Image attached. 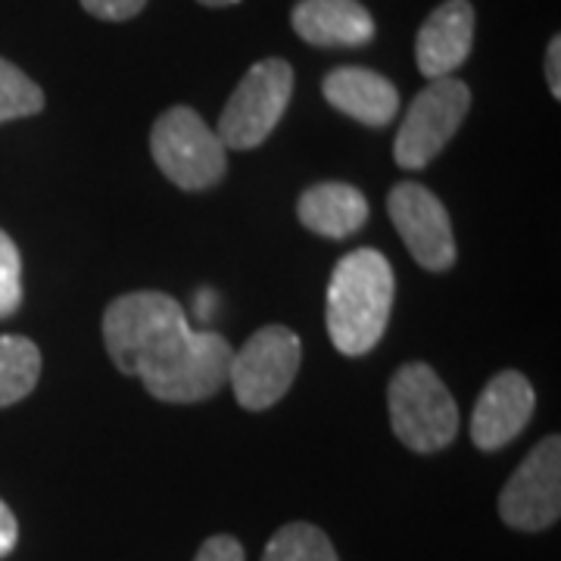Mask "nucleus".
Listing matches in <instances>:
<instances>
[{
    "mask_svg": "<svg viewBox=\"0 0 561 561\" xmlns=\"http://www.w3.org/2000/svg\"><path fill=\"white\" fill-rule=\"evenodd\" d=\"M393 268L378 250H353L334 265L328 284V334L343 356L371 353L393 309Z\"/></svg>",
    "mask_w": 561,
    "mask_h": 561,
    "instance_id": "obj_1",
    "label": "nucleus"
},
{
    "mask_svg": "<svg viewBox=\"0 0 561 561\" xmlns=\"http://www.w3.org/2000/svg\"><path fill=\"white\" fill-rule=\"evenodd\" d=\"M231 353L234 346L216 331L187 328L140 362L135 378L162 402H203L228 383Z\"/></svg>",
    "mask_w": 561,
    "mask_h": 561,
    "instance_id": "obj_2",
    "label": "nucleus"
},
{
    "mask_svg": "<svg viewBox=\"0 0 561 561\" xmlns=\"http://www.w3.org/2000/svg\"><path fill=\"white\" fill-rule=\"evenodd\" d=\"M387 409L397 440L412 453H440L459 434V405L424 362H409L393 375Z\"/></svg>",
    "mask_w": 561,
    "mask_h": 561,
    "instance_id": "obj_3",
    "label": "nucleus"
},
{
    "mask_svg": "<svg viewBox=\"0 0 561 561\" xmlns=\"http://www.w3.org/2000/svg\"><path fill=\"white\" fill-rule=\"evenodd\" d=\"M187 328L191 321L181 302L160 290L122 294L103 312V341L122 375H135L140 362Z\"/></svg>",
    "mask_w": 561,
    "mask_h": 561,
    "instance_id": "obj_4",
    "label": "nucleus"
},
{
    "mask_svg": "<svg viewBox=\"0 0 561 561\" xmlns=\"http://www.w3.org/2000/svg\"><path fill=\"white\" fill-rule=\"evenodd\" d=\"M150 153L160 172L181 191H209L225 179L228 150L191 106L165 110L150 131Z\"/></svg>",
    "mask_w": 561,
    "mask_h": 561,
    "instance_id": "obj_5",
    "label": "nucleus"
},
{
    "mask_svg": "<svg viewBox=\"0 0 561 561\" xmlns=\"http://www.w3.org/2000/svg\"><path fill=\"white\" fill-rule=\"evenodd\" d=\"M302 362L300 337L284 324H265L231 353L228 383L243 409L262 412L284 400Z\"/></svg>",
    "mask_w": 561,
    "mask_h": 561,
    "instance_id": "obj_6",
    "label": "nucleus"
},
{
    "mask_svg": "<svg viewBox=\"0 0 561 561\" xmlns=\"http://www.w3.org/2000/svg\"><path fill=\"white\" fill-rule=\"evenodd\" d=\"M294 94V69L287 60L256 62L241 84L234 88L231 101L221 110L216 135L225 150H253L275 131Z\"/></svg>",
    "mask_w": 561,
    "mask_h": 561,
    "instance_id": "obj_7",
    "label": "nucleus"
},
{
    "mask_svg": "<svg viewBox=\"0 0 561 561\" xmlns=\"http://www.w3.org/2000/svg\"><path fill=\"white\" fill-rule=\"evenodd\" d=\"M471 91L459 79H434L419 98L412 101L400 135L393 144V160L402 169H424L431 160H437L443 147L459 131V125L468 116Z\"/></svg>",
    "mask_w": 561,
    "mask_h": 561,
    "instance_id": "obj_8",
    "label": "nucleus"
},
{
    "mask_svg": "<svg viewBox=\"0 0 561 561\" xmlns=\"http://www.w3.org/2000/svg\"><path fill=\"white\" fill-rule=\"evenodd\" d=\"M561 515V440L549 434L518 465L500 493V518L512 530L540 534Z\"/></svg>",
    "mask_w": 561,
    "mask_h": 561,
    "instance_id": "obj_9",
    "label": "nucleus"
},
{
    "mask_svg": "<svg viewBox=\"0 0 561 561\" xmlns=\"http://www.w3.org/2000/svg\"><path fill=\"white\" fill-rule=\"evenodd\" d=\"M387 213L412 260L427 272H446L456 262V238L449 213L424 184L402 181L387 197Z\"/></svg>",
    "mask_w": 561,
    "mask_h": 561,
    "instance_id": "obj_10",
    "label": "nucleus"
},
{
    "mask_svg": "<svg viewBox=\"0 0 561 561\" xmlns=\"http://www.w3.org/2000/svg\"><path fill=\"white\" fill-rule=\"evenodd\" d=\"M534 387L522 371H500L483 387L471 415V440L483 453H496L515 440L534 415Z\"/></svg>",
    "mask_w": 561,
    "mask_h": 561,
    "instance_id": "obj_11",
    "label": "nucleus"
},
{
    "mask_svg": "<svg viewBox=\"0 0 561 561\" xmlns=\"http://www.w3.org/2000/svg\"><path fill=\"white\" fill-rule=\"evenodd\" d=\"M474 44V7L468 0H446L440 3L415 41V60L424 79H449L461 62L468 60Z\"/></svg>",
    "mask_w": 561,
    "mask_h": 561,
    "instance_id": "obj_12",
    "label": "nucleus"
},
{
    "mask_svg": "<svg viewBox=\"0 0 561 561\" xmlns=\"http://www.w3.org/2000/svg\"><path fill=\"white\" fill-rule=\"evenodd\" d=\"M321 91H324V101L334 110H341L343 116L371 125V128H383L400 113V91L393 88V81L371 69H359V66L334 69L324 79Z\"/></svg>",
    "mask_w": 561,
    "mask_h": 561,
    "instance_id": "obj_13",
    "label": "nucleus"
},
{
    "mask_svg": "<svg viewBox=\"0 0 561 561\" xmlns=\"http://www.w3.org/2000/svg\"><path fill=\"white\" fill-rule=\"evenodd\" d=\"M290 22L316 47H362L375 38V20L359 0H300Z\"/></svg>",
    "mask_w": 561,
    "mask_h": 561,
    "instance_id": "obj_14",
    "label": "nucleus"
},
{
    "mask_svg": "<svg viewBox=\"0 0 561 561\" xmlns=\"http://www.w3.org/2000/svg\"><path fill=\"white\" fill-rule=\"evenodd\" d=\"M297 216L309 231L331 238V241H343V238L356 234L368 221V201L353 184L321 181V184H312L309 191H302Z\"/></svg>",
    "mask_w": 561,
    "mask_h": 561,
    "instance_id": "obj_15",
    "label": "nucleus"
},
{
    "mask_svg": "<svg viewBox=\"0 0 561 561\" xmlns=\"http://www.w3.org/2000/svg\"><path fill=\"white\" fill-rule=\"evenodd\" d=\"M41 378V350L28 337H0V409L25 400Z\"/></svg>",
    "mask_w": 561,
    "mask_h": 561,
    "instance_id": "obj_16",
    "label": "nucleus"
},
{
    "mask_svg": "<svg viewBox=\"0 0 561 561\" xmlns=\"http://www.w3.org/2000/svg\"><path fill=\"white\" fill-rule=\"evenodd\" d=\"M262 561H341L334 542L316 524L294 522L284 524L268 540Z\"/></svg>",
    "mask_w": 561,
    "mask_h": 561,
    "instance_id": "obj_17",
    "label": "nucleus"
},
{
    "mask_svg": "<svg viewBox=\"0 0 561 561\" xmlns=\"http://www.w3.org/2000/svg\"><path fill=\"white\" fill-rule=\"evenodd\" d=\"M44 110V91L20 66L0 57V122L25 119Z\"/></svg>",
    "mask_w": 561,
    "mask_h": 561,
    "instance_id": "obj_18",
    "label": "nucleus"
},
{
    "mask_svg": "<svg viewBox=\"0 0 561 561\" xmlns=\"http://www.w3.org/2000/svg\"><path fill=\"white\" fill-rule=\"evenodd\" d=\"M22 302V260L13 238L0 228V319L13 316Z\"/></svg>",
    "mask_w": 561,
    "mask_h": 561,
    "instance_id": "obj_19",
    "label": "nucleus"
},
{
    "mask_svg": "<svg viewBox=\"0 0 561 561\" xmlns=\"http://www.w3.org/2000/svg\"><path fill=\"white\" fill-rule=\"evenodd\" d=\"M81 7L98 20L125 22L138 16L140 10L147 7V0H81Z\"/></svg>",
    "mask_w": 561,
    "mask_h": 561,
    "instance_id": "obj_20",
    "label": "nucleus"
},
{
    "mask_svg": "<svg viewBox=\"0 0 561 561\" xmlns=\"http://www.w3.org/2000/svg\"><path fill=\"white\" fill-rule=\"evenodd\" d=\"M194 561H247V556H243V546L234 537L219 534V537H209L203 542Z\"/></svg>",
    "mask_w": 561,
    "mask_h": 561,
    "instance_id": "obj_21",
    "label": "nucleus"
},
{
    "mask_svg": "<svg viewBox=\"0 0 561 561\" xmlns=\"http://www.w3.org/2000/svg\"><path fill=\"white\" fill-rule=\"evenodd\" d=\"M16 540H20V524H16V515L10 512V505L0 500V559H7L13 549H16Z\"/></svg>",
    "mask_w": 561,
    "mask_h": 561,
    "instance_id": "obj_22",
    "label": "nucleus"
},
{
    "mask_svg": "<svg viewBox=\"0 0 561 561\" xmlns=\"http://www.w3.org/2000/svg\"><path fill=\"white\" fill-rule=\"evenodd\" d=\"M546 81H549V91L556 94V101L561 98V38L549 41V50H546Z\"/></svg>",
    "mask_w": 561,
    "mask_h": 561,
    "instance_id": "obj_23",
    "label": "nucleus"
},
{
    "mask_svg": "<svg viewBox=\"0 0 561 561\" xmlns=\"http://www.w3.org/2000/svg\"><path fill=\"white\" fill-rule=\"evenodd\" d=\"M206 7H231V3H238V0H201Z\"/></svg>",
    "mask_w": 561,
    "mask_h": 561,
    "instance_id": "obj_24",
    "label": "nucleus"
}]
</instances>
